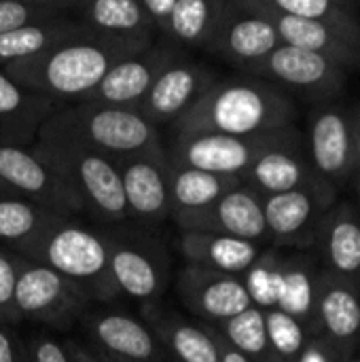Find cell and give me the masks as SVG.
<instances>
[{"mask_svg": "<svg viewBox=\"0 0 360 362\" xmlns=\"http://www.w3.org/2000/svg\"><path fill=\"white\" fill-rule=\"evenodd\" d=\"M30 362H72L66 344H59L51 335H34L25 341Z\"/></svg>", "mask_w": 360, "mask_h": 362, "instance_id": "39", "label": "cell"}, {"mask_svg": "<svg viewBox=\"0 0 360 362\" xmlns=\"http://www.w3.org/2000/svg\"><path fill=\"white\" fill-rule=\"evenodd\" d=\"M95 350L123 362H161L166 352L140 320L123 312H95L85 316Z\"/></svg>", "mask_w": 360, "mask_h": 362, "instance_id": "23", "label": "cell"}, {"mask_svg": "<svg viewBox=\"0 0 360 362\" xmlns=\"http://www.w3.org/2000/svg\"><path fill=\"white\" fill-rule=\"evenodd\" d=\"M295 117L297 106L289 91L255 76H233L216 78L172 129L174 136H255L295 125Z\"/></svg>", "mask_w": 360, "mask_h": 362, "instance_id": "2", "label": "cell"}, {"mask_svg": "<svg viewBox=\"0 0 360 362\" xmlns=\"http://www.w3.org/2000/svg\"><path fill=\"white\" fill-rule=\"evenodd\" d=\"M214 83L216 74L206 64L182 53L159 74L136 110L153 125L176 123Z\"/></svg>", "mask_w": 360, "mask_h": 362, "instance_id": "17", "label": "cell"}, {"mask_svg": "<svg viewBox=\"0 0 360 362\" xmlns=\"http://www.w3.org/2000/svg\"><path fill=\"white\" fill-rule=\"evenodd\" d=\"M348 362H360V354H356L354 358H350V361H348Z\"/></svg>", "mask_w": 360, "mask_h": 362, "instance_id": "47", "label": "cell"}, {"mask_svg": "<svg viewBox=\"0 0 360 362\" xmlns=\"http://www.w3.org/2000/svg\"><path fill=\"white\" fill-rule=\"evenodd\" d=\"M100 153L115 163L161 148L159 127L136 108H117L76 102L55 110L38 132Z\"/></svg>", "mask_w": 360, "mask_h": 362, "instance_id": "4", "label": "cell"}, {"mask_svg": "<svg viewBox=\"0 0 360 362\" xmlns=\"http://www.w3.org/2000/svg\"><path fill=\"white\" fill-rule=\"evenodd\" d=\"M72 15L76 21L106 34H155L142 0H74Z\"/></svg>", "mask_w": 360, "mask_h": 362, "instance_id": "31", "label": "cell"}, {"mask_svg": "<svg viewBox=\"0 0 360 362\" xmlns=\"http://www.w3.org/2000/svg\"><path fill=\"white\" fill-rule=\"evenodd\" d=\"M182 55V49L166 38L155 40L146 51L119 62L102 83L81 102L117 106V108H138L159 74Z\"/></svg>", "mask_w": 360, "mask_h": 362, "instance_id": "13", "label": "cell"}, {"mask_svg": "<svg viewBox=\"0 0 360 362\" xmlns=\"http://www.w3.org/2000/svg\"><path fill=\"white\" fill-rule=\"evenodd\" d=\"M280 45L282 42L278 38V32L269 19L246 13L238 8L231 0V8L223 19L208 51L242 70H248L265 59Z\"/></svg>", "mask_w": 360, "mask_h": 362, "instance_id": "21", "label": "cell"}, {"mask_svg": "<svg viewBox=\"0 0 360 362\" xmlns=\"http://www.w3.org/2000/svg\"><path fill=\"white\" fill-rule=\"evenodd\" d=\"M352 140H354V176L360 174V106L352 110Z\"/></svg>", "mask_w": 360, "mask_h": 362, "instance_id": "44", "label": "cell"}, {"mask_svg": "<svg viewBox=\"0 0 360 362\" xmlns=\"http://www.w3.org/2000/svg\"><path fill=\"white\" fill-rule=\"evenodd\" d=\"M40 263L81 288L89 301H115L119 291L110 274L106 229L87 227L74 216H57L36 240L15 252Z\"/></svg>", "mask_w": 360, "mask_h": 362, "instance_id": "3", "label": "cell"}, {"mask_svg": "<svg viewBox=\"0 0 360 362\" xmlns=\"http://www.w3.org/2000/svg\"><path fill=\"white\" fill-rule=\"evenodd\" d=\"M0 191L19 195L62 216L85 214L76 193L30 146L0 142Z\"/></svg>", "mask_w": 360, "mask_h": 362, "instance_id": "11", "label": "cell"}, {"mask_svg": "<svg viewBox=\"0 0 360 362\" xmlns=\"http://www.w3.org/2000/svg\"><path fill=\"white\" fill-rule=\"evenodd\" d=\"M66 350H68L72 362H104V358L93 348H87V346H81L74 341H66Z\"/></svg>", "mask_w": 360, "mask_h": 362, "instance_id": "43", "label": "cell"}, {"mask_svg": "<svg viewBox=\"0 0 360 362\" xmlns=\"http://www.w3.org/2000/svg\"><path fill=\"white\" fill-rule=\"evenodd\" d=\"M265 327H267V337L282 362H297L310 335L303 329L299 320L293 316L280 312V310H267L265 312Z\"/></svg>", "mask_w": 360, "mask_h": 362, "instance_id": "37", "label": "cell"}, {"mask_svg": "<svg viewBox=\"0 0 360 362\" xmlns=\"http://www.w3.org/2000/svg\"><path fill=\"white\" fill-rule=\"evenodd\" d=\"M335 202V185L263 197V214L272 248L310 252L316 246L320 221Z\"/></svg>", "mask_w": 360, "mask_h": 362, "instance_id": "9", "label": "cell"}, {"mask_svg": "<svg viewBox=\"0 0 360 362\" xmlns=\"http://www.w3.org/2000/svg\"><path fill=\"white\" fill-rule=\"evenodd\" d=\"M223 339L236 348L242 356H246L252 362H282L278 354L274 352L269 337H267V327H265V312L259 308H250L242 312L240 316L225 320L221 325H212Z\"/></svg>", "mask_w": 360, "mask_h": 362, "instance_id": "34", "label": "cell"}, {"mask_svg": "<svg viewBox=\"0 0 360 362\" xmlns=\"http://www.w3.org/2000/svg\"><path fill=\"white\" fill-rule=\"evenodd\" d=\"M176 295L189 312L208 325H221L255 308L242 278L185 265L176 274Z\"/></svg>", "mask_w": 360, "mask_h": 362, "instance_id": "16", "label": "cell"}, {"mask_svg": "<svg viewBox=\"0 0 360 362\" xmlns=\"http://www.w3.org/2000/svg\"><path fill=\"white\" fill-rule=\"evenodd\" d=\"M17 274H19V255L0 246V325L2 327L17 325L21 320L15 305Z\"/></svg>", "mask_w": 360, "mask_h": 362, "instance_id": "38", "label": "cell"}, {"mask_svg": "<svg viewBox=\"0 0 360 362\" xmlns=\"http://www.w3.org/2000/svg\"><path fill=\"white\" fill-rule=\"evenodd\" d=\"M93 350H95V348H93ZM95 352H98V350H95ZM98 354H100V356L104 358V362H123V361H119V358H115V356H108V354H102V352H98Z\"/></svg>", "mask_w": 360, "mask_h": 362, "instance_id": "45", "label": "cell"}, {"mask_svg": "<svg viewBox=\"0 0 360 362\" xmlns=\"http://www.w3.org/2000/svg\"><path fill=\"white\" fill-rule=\"evenodd\" d=\"M172 221L180 227V231L219 233L227 238L246 240L259 246L269 244L263 214V197L244 185L225 193L212 206L197 212L176 214L172 216Z\"/></svg>", "mask_w": 360, "mask_h": 362, "instance_id": "14", "label": "cell"}, {"mask_svg": "<svg viewBox=\"0 0 360 362\" xmlns=\"http://www.w3.org/2000/svg\"><path fill=\"white\" fill-rule=\"evenodd\" d=\"M248 76L267 81L280 89H293L316 100L337 98L348 78V70L339 64L289 45L276 47L265 59L246 70Z\"/></svg>", "mask_w": 360, "mask_h": 362, "instance_id": "10", "label": "cell"}, {"mask_svg": "<svg viewBox=\"0 0 360 362\" xmlns=\"http://www.w3.org/2000/svg\"><path fill=\"white\" fill-rule=\"evenodd\" d=\"M89 303L87 295L57 272L19 257L15 305L21 320L68 329L85 316Z\"/></svg>", "mask_w": 360, "mask_h": 362, "instance_id": "8", "label": "cell"}, {"mask_svg": "<svg viewBox=\"0 0 360 362\" xmlns=\"http://www.w3.org/2000/svg\"><path fill=\"white\" fill-rule=\"evenodd\" d=\"M297 362H348L339 350L329 344L325 337L316 335V337H310L299 361Z\"/></svg>", "mask_w": 360, "mask_h": 362, "instance_id": "40", "label": "cell"}, {"mask_svg": "<svg viewBox=\"0 0 360 362\" xmlns=\"http://www.w3.org/2000/svg\"><path fill=\"white\" fill-rule=\"evenodd\" d=\"M242 185L236 176H219L170 161V202L172 216L185 212H197L212 206L225 193Z\"/></svg>", "mask_w": 360, "mask_h": 362, "instance_id": "32", "label": "cell"}, {"mask_svg": "<svg viewBox=\"0 0 360 362\" xmlns=\"http://www.w3.org/2000/svg\"><path fill=\"white\" fill-rule=\"evenodd\" d=\"M85 30L87 25H83L74 17H59V19L30 23L8 34H2L0 36V68L38 57L55 49L57 45L83 34Z\"/></svg>", "mask_w": 360, "mask_h": 362, "instance_id": "29", "label": "cell"}, {"mask_svg": "<svg viewBox=\"0 0 360 362\" xmlns=\"http://www.w3.org/2000/svg\"><path fill=\"white\" fill-rule=\"evenodd\" d=\"M0 362H30L25 344H21L6 327L0 325Z\"/></svg>", "mask_w": 360, "mask_h": 362, "instance_id": "41", "label": "cell"}, {"mask_svg": "<svg viewBox=\"0 0 360 362\" xmlns=\"http://www.w3.org/2000/svg\"><path fill=\"white\" fill-rule=\"evenodd\" d=\"M178 250L189 265H199L212 272L242 278L265 248L246 240L227 238L219 233L180 231Z\"/></svg>", "mask_w": 360, "mask_h": 362, "instance_id": "27", "label": "cell"}, {"mask_svg": "<svg viewBox=\"0 0 360 362\" xmlns=\"http://www.w3.org/2000/svg\"><path fill=\"white\" fill-rule=\"evenodd\" d=\"M74 0H0V36L17 28L70 17Z\"/></svg>", "mask_w": 360, "mask_h": 362, "instance_id": "35", "label": "cell"}, {"mask_svg": "<svg viewBox=\"0 0 360 362\" xmlns=\"http://www.w3.org/2000/svg\"><path fill=\"white\" fill-rule=\"evenodd\" d=\"M252 15H261L269 19L282 45L318 53L339 64L348 72L360 70V36L356 34H348L339 28L320 21L295 19L286 15H272V13H252Z\"/></svg>", "mask_w": 360, "mask_h": 362, "instance_id": "24", "label": "cell"}, {"mask_svg": "<svg viewBox=\"0 0 360 362\" xmlns=\"http://www.w3.org/2000/svg\"><path fill=\"white\" fill-rule=\"evenodd\" d=\"M30 148L76 193L85 214L104 229L129 223L119 165L112 159L40 134Z\"/></svg>", "mask_w": 360, "mask_h": 362, "instance_id": "5", "label": "cell"}, {"mask_svg": "<svg viewBox=\"0 0 360 362\" xmlns=\"http://www.w3.org/2000/svg\"><path fill=\"white\" fill-rule=\"evenodd\" d=\"M238 8L248 13H272L295 19L320 21L360 36V17L350 0H233Z\"/></svg>", "mask_w": 360, "mask_h": 362, "instance_id": "30", "label": "cell"}, {"mask_svg": "<svg viewBox=\"0 0 360 362\" xmlns=\"http://www.w3.org/2000/svg\"><path fill=\"white\" fill-rule=\"evenodd\" d=\"M119 174L127 204V225L153 229L172 216L170 202V157L168 148L121 159Z\"/></svg>", "mask_w": 360, "mask_h": 362, "instance_id": "12", "label": "cell"}, {"mask_svg": "<svg viewBox=\"0 0 360 362\" xmlns=\"http://www.w3.org/2000/svg\"><path fill=\"white\" fill-rule=\"evenodd\" d=\"M359 210H360V204H359Z\"/></svg>", "mask_w": 360, "mask_h": 362, "instance_id": "48", "label": "cell"}, {"mask_svg": "<svg viewBox=\"0 0 360 362\" xmlns=\"http://www.w3.org/2000/svg\"><path fill=\"white\" fill-rule=\"evenodd\" d=\"M320 263L310 252L282 255L278 274V303L276 310L293 316L303 325L310 337H316V291L320 278Z\"/></svg>", "mask_w": 360, "mask_h": 362, "instance_id": "28", "label": "cell"}, {"mask_svg": "<svg viewBox=\"0 0 360 362\" xmlns=\"http://www.w3.org/2000/svg\"><path fill=\"white\" fill-rule=\"evenodd\" d=\"M142 6L159 38L178 49L208 51L231 8V0H142Z\"/></svg>", "mask_w": 360, "mask_h": 362, "instance_id": "15", "label": "cell"}, {"mask_svg": "<svg viewBox=\"0 0 360 362\" xmlns=\"http://www.w3.org/2000/svg\"><path fill=\"white\" fill-rule=\"evenodd\" d=\"M282 250L278 248H265L261 257L252 263V267L242 276V282L248 291V297L255 308L267 312L276 310L278 303V274H280V261Z\"/></svg>", "mask_w": 360, "mask_h": 362, "instance_id": "36", "label": "cell"}, {"mask_svg": "<svg viewBox=\"0 0 360 362\" xmlns=\"http://www.w3.org/2000/svg\"><path fill=\"white\" fill-rule=\"evenodd\" d=\"M316 333L350 361L360 350V286L320 269L316 291Z\"/></svg>", "mask_w": 360, "mask_h": 362, "instance_id": "19", "label": "cell"}, {"mask_svg": "<svg viewBox=\"0 0 360 362\" xmlns=\"http://www.w3.org/2000/svg\"><path fill=\"white\" fill-rule=\"evenodd\" d=\"M55 102L17 85L0 68V142L28 146L45 121L55 112Z\"/></svg>", "mask_w": 360, "mask_h": 362, "instance_id": "26", "label": "cell"}, {"mask_svg": "<svg viewBox=\"0 0 360 362\" xmlns=\"http://www.w3.org/2000/svg\"><path fill=\"white\" fill-rule=\"evenodd\" d=\"M320 267L360 286V210L350 199H337L320 221L316 246Z\"/></svg>", "mask_w": 360, "mask_h": 362, "instance_id": "20", "label": "cell"}, {"mask_svg": "<svg viewBox=\"0 0 360 362\" xmlns=\"http://www.w3.org/2000/svg\"><path fill=\"white\" fill-rule=\"evenodd\" d=\"M303 144V136L295 125L255 134V136H223V134H191V136H174L172 146L168 148L170 161L219 174V176H236L242 174L265 153L284 146Z\"/></svg>", "mask_w": 360, "mask_h": 362, "instance_id": "6", "label": "cell"}, {"mask_svg": "<svg viewBox=\"0 0 360 362\" xmlns=\"http://www.w3.org/2000/svg\"><path fill=\"white\" fill-rule=\"evenodd\" d=\"M155 38V34L121 36L87 28L55 49L32 59L8 64L2 70L23 89L45 95L55 104L59 100L81 102L119 62L146 51Z\"/></svg>", "mask_w": 360, "mask_h": 362, "instance_id": "1", "label": "cell"}, {"mask_svg": "<svg viewBox=\"0 0 360 362\" xmlns=\"http://www.w3.org/2000/svg\"><path fill=\"white\" fill-rule=\"evenodd\" d=\"M208 329H210V333H212V339H214V344H216V350H219V361L221 362H252L248 361L246 356H242L236 348H231L225 339H223V335L212 327V325H208V322H204Z\"/></svg>", "mask_w": 360, "mask_h": 362, "instance_id": "42", "label": "cell"}, {"mask_svg": "<svg viewBox=\"0 0 360 362\" xmlns=\"http://www.w3.org/2000/svg\"><path fill=\"white\" fill-rule=\"evenodd\" d=\"M110 244V274L119 295L151 303L159 299L172 272L168 246L153 229H138L134 225L108 227Z\"/></svg>", "mask_w": 360, "mask_h": 362, "instance_id": "7", "label": "cell"}, {"mask_svg": "<svg viewBox=\"0 0 360 362\" xmlns=\"http://www.w3.org/2000/svg\"><path fill=\"white\" fill-rule=\"evenodd\" d=\"M57 216L34 202L0 191V244L19 252L25 244L36 240Z\"/></svg>", "mask_w": 360, "mask_h": 362, "instance_id": "33", "label": "cell"}, {"mask_svg": "<svg viewBox=\"0 0 360 362\" xmlns=\"http://www.w3.org/2000/svg\"><path fill=\"white\" fill-rule=\"evenodd\" d=\"M354 182H356V195H359V204H360V174L354 176Z\"/></svg>", "mask_w": 360, "mask_h": 362, "instance_id": "46", "label": "cell"}, {"mask_svg": "<svg viewBox=\"0 0 360 362\" xmlns=\"http://www.w3.org/2000/svg\"><path fill=\"white\" fill-rule=\"evenodd\" d=\"M306 153L314 170L331 185L354 178L352 112L337 104H320L310 115Z\"/></svg>", "mask_w": 360, "mask_h": 362, "instance_id": "18", "label": "cell"}, {"mask_svg": "<svg viewBox=\"0 0 360 362\" xmlns=\"http://www.w3.org/2000/svg\"><path fill=\"white\" fill-rule=\"evenodd\" d=\"M140 320L151 329L166 356L174 358V362H221L216 344L206 325H191L178 312L155 301L142 305Z\"/></svg>", "mask_w": 360, "mask_h": 362, "instance_id": "25", "label": "cell"}, {"mask_svg": "<svg viewBox=\"0 0 360 362\" xmlns=\"http://www.w3.org/2000/svg\"><path fill=\"white\" fill-rule=\"evenodd\" d=\"M242 185L261 197L280 195L297 189H316L331 185L312 165L306 144L274 148L261 155L244 174Z\"/></svg>", "mask_w": 360, "mask_h": 362, "instance_id": "22", "label": "cell"}]
</instances>
